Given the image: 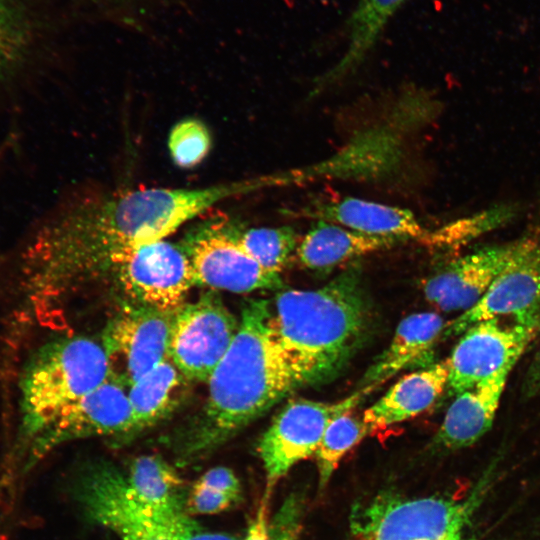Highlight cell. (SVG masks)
I'll return each mask as SVG.
<instances>
[{"label": "cell", "mask_w": 540, "mask_h": 540, "mask_svg": "<svg viewBox=\"0 0 540 540\" xmlns=\"http://www.w3.org/2000/svg\"><path fill=\"white\" fill-rule=\"evenodd\" d=\"M255 191L252 179L204 188H139L75 204L43 224L20 257L22 315L44 320L112 259L165 239L215 204Z\"/></svg>", "instance_id": "1"}, {"label": "cell", "mask_w": 540, "mask_h": 540, "mask_svg": "<svg viewBox=\"0 0 540 540\" xmlns=\"http://www.w3.org/2000/svg\"><path fill=\"white\" fill-rule=\"evenodd\" d=\"M238 321L232 344L207 381V399L184 443L185 456L210 452L302 387L279 342L270 302L247 301Z\"/></svg>", "instance_id": "2"}, {"label": "cell", "mask_w": 540, "mask_h": 540, "mask_svg": "<svg viewBox=\"0 0 540 540\" xmlns=\"http://www.w3.org/2000/svg\"><path fill=\"white\" fill-rule=\"evenodd\" d=\"M274 327L302 386L335 378L363 343L369 309L354 273L275 297Z\"/></svg>", "instance_id": "3"}, {"label": "cell", "mask_w": 540, "mask_h": 540, "mask_svg": "<svg viewBox=\"0 0 540 540\" xmlns=\"http://www.w3.org/2000/svg\"><path fill=\"white\" fill-rule=\"evenodd\" d=\"M109 378L104 348L90 338L61 337L38 347L26 360L19 378L14 458L61 411Z\"/></svg>", "instance_id": "4"}, {"label": "cell", "mask_w": 540, "mask_h": 540, "mask_svg": "<svg viewBox=\"0 0 540 540\" xmlns=\"http://www.w3.org/2000/svg\"><path fill=\"white\" fill-rule=\"evenodd\" d=\"M483 475L466 496L408 498L381 494L358 504L350 540H470L466 530L492 481Z\"/></svg>", "instance_id": "5"}, {"label": "cell", "mask_w": 540, "mask_h": 540, "mask_svg": "<svg viewBox=\"0 0 540 540\" xmlns=\"http://www.w3.org/2000/svg\"><path fill=\"white\" fill-rule=\"evenodd\" d=\"M77 492L90 519L119 540H185L198 528L186 509L156 507L142 500L126 477L110 466L86 473Z\"/></svg>", "instance_id": "6"}, {"label": "cell", "mask_w": 540, "mask_h": 540, "mask_svg": "<svg viewBox=\"0 0 540 540\" xmlns=\"http://www.w3.org/2000/svg\"><path fill=\"white\" fill-rule=\"evenodd\" d=\"M106 273L114 276L132 303L173 314L197 284L191 262L180 244L165 239L115 256Z\"/></svg>", "instance_id": "7"}, {"label": "cell", "mask_w": 540, "mask_h": 540, "mask_svg": "<svg viewBox=\"0 0 540 540\" xmlns=\"http://www.w3.org/2000/svg\"><path fill=\"white\" fill-rule=\"evenodd\" d=\"M134 433L133 415L128 391L109 378L81 399L61 411L14 458L16 470L22 475L32 469L56 447L73 440Z\"/></svg>", "instance_id": "8"}, {"label": "cell", "mask_w": 540, "mask_h": 540, "mask_svg": "<svg viewBox=\"0 0 540 540\" xmlns=\"http://www.w3.org/2000/svg\"><path fill=\"white\" fill-rule=\"evenodd\" d=\"M374 387L365 386L350 396L327 403L290 400L262 435L258 452L267 477V491L297 462L314 454L335 417L352 411Z\"/></svg>", "instance_id": "9"}, {"label": "cell", "mask_w": 540, "mask_h": 540, "mask_svg": "<svg viewBox=\"0 0 540 540\" xmlns=\"http://www.w3.org/2000/svg\"><path fill=\"white\" fill-rule=\"evenodd\" d=\"M180 245L197 284L234 293L283 287L280 273L263 268L238 245L228 219L211 218L198 224Z\"/></svg>", "instance_id": "10"}, {"label": "cell", "mask_w": 540, "mask_h": 540, "mask_svg": "<svg viewBox=\"0 0 540 540\" xmlns=\"http://www.w3.org/2000/svg\"><path fill=\"white\" fill-rule=\"evenodd\" d=\"M513 316L517 324L540 325V234L514 242L513 250L483 297L447 324L444 335L462 334L480 321Z\"/></svg>", "instance_id": "11"}, {"label": "cell", "mask_w": 540, "mask_h": 540, "mask_svg": "<svg viewBox=\"0 0 540 540\" xmlns=\"http://www.w3.org/2000/svg\"><path fill=\"white\" fill-rule=\"evenodd\" d=\"M238 324L217 294H202L173 313L169 357L190 381H208L232 344Z\"/></svg>", "instance_id": "12"}, {"label": "cell", "mask_w": 540, "mask_h": 540, "mask_svg": "<svg viewBox=\"0 0 540 540\" xmlns=\"http://www.w3.org/2000/svg\"><path fill=\"white\" fill-rule=\"evenodd\" d=\"M172 315L136 303L124 305L103 333L111 379L129 388L169 357Z\"/></svg>", "instance_id": "13"}, {"label": "cell", "mask_w": 540, "mask_h": 540, "mask_svg": "<svg viewBox=\"0 0 540 540\" xmlns=\"http://www.w3.org/2000/svg\"><path fill=\"white\" fill-rule=\"evenodd\" d=\"M539 327L517 323L504 326L498 318L468 327L447 358L449 395L456 396L499 373H510Z\"/></svg>", "instance_id": "14"}, {"label": "cell", "mask_w": 540, "mask_h": 540, "mask_svg": "<svg viewBox=\"0 0 540 540\" xmlns=\"http://www.w3.org/2000/svg\"><path fill=\"white\" fill-rule=\"evenodd\" d=\"M513 246H486L452 261L425 282L426 299L445 312L469 310L504 267Z\"/></svg>", "instance_id": "15"}, {"label": "cell", "mask_w": 540, "mask_h": 540, "mask_svg": "<svg viewBox=\"0 0 540 540\" xmlns=\"http://www.w3.org/2000/svg\"><path fill=\"white\" fill-rule=\"evenodd\" d=\"M297 213L372 236L425 242L429 234L408 209L353 197L314 204Z\"/></svg>", "instance_id": "16"}, {"label": "cell", "mask_w": 540, "mask_h": 540, "mask_svg": "<svg viewBox=\"0 0 540 540\" xmlns=\"http://www.w3.org/2000/svg\"><path fill=\"white\" fill-rule=\"evenodd\" d=\"M508 375L499 373L457 394L435 435V445L458 450L484 436L493 424Z\"/></svg>", "instance_id": "17"}, {"label": "cell", "mask_w": 540, "mask_h": 540, "mask_svg": "<svg viewBox=\"0 0 540 540\" xmlns=\"http://www.w3.org/2000/svg\"><path fill=\"white\" fill-rule=\"evenodd\" d=\"M446 326L435 312L414 313L402 319L388 347L366 371L363 387L375 388L402 370L432 364L434 346Z\"/></svg>", "instance_id": "18"}, {"label": "cell", "mask_w": 540, "mask_h": 540, "mask_svg": "<svg viewBox=\"0 0 540 540\" xmlns=\"http://www.w3.org/2000/svg\"><path fill=\"white\" fill-rule=\"evenodd\" d=\"M448 359L403 376L363 414L368 432L413 418L429 407L448 385Z\"/></svg>", "instance_id": "19"}, {"label": "cell", "mask_w": 540, "mask_h": 540, "mask_svg": "<svg viewBox=\"0 0 540 540\" xmlns=\"http://www.w3.org/2000/svg\"><path fill=\"white\" fill-rule=\"evenodd\" d=\"M400 241L403 240L363 234L318 220L298 244L296 256L302 266L325 271L344 261L391 247Z\"/></svg>", "instance_id": "20"}, {"label": "cell", "mask_w": 540, "mask_h": 540, "mask_svg": "<svg viewBox=\"0 0 540 540\" xmlns=\"http://www.w3.org/2000/svg\"><path fill=\"white\" fill-rule=\"evenodd\" d=\"M185 375L166 358L129 387L134 433L150 428L174 412L186 396Z\"/></svg>", "instance_id": "21"}, {"label": "cell", "mask_w": 540, "mask_h": 540, "mask_svg": "<svg viewBox=\"0 0 540 540\" xmlns=\"http://www.w3.org/2000/svg\"><path fill=\"white\" fill-rule=\"evenodd\" d=\"M405 1L360 0L348 21L347 49L340 60L316 81L314 91L332 85L356 70Z\"/></svg>", "instance_id": "22"}, {"label": "cell", "mask_w": 540, "mask_h": 540, "mask_svg": "<svg viewBox=\"0 0 540 540\" xmlns=\"http://www.w3.org/2000/svg\"><path fill=\"white\" fill-rule=\"evenodd\" d=\"M133 491L147 503L161 508L186 509L182 480L176 470L157 455H143L125 476Z\"/></svg>", "instance_id": "23"}, {"label": "cell", "mask_w": 540, "mask_h": 540, "mask_svg": "<svg viewBox=\"0 0 540 540\" xmlns=\"http://www.w3.org/2000/svg\"><path fill=\"white\" fill-rule=\"evenodd\" d=\"M238 245L263 268L280 273L297 249V235L289 226L241 228L230 221Z\"/></svg>", "instance_id": "24"}, {"label": "cell", "mask_w": 540, "mask_h": 540, "mask_svg": "<svg viewBox=\"0 0 540 540\" xmlns=\"http://www.w3.org/2000/svg\"><path fill=\"white\" fill-rule=\"evenodd\" d=\"M32 24L18 0H0V79L26 58L32 43Z\"/></svg>", "instance_id": "25"}, {"label": "cell", "mask_w": 540, "mask_h": 540, "mask_svg": "<svg viewBox=\"0 0 540 540\" xmlns=\"http://www.w3.org/2000/svg\"><path fill=\"white\" fill-rule=\"evenodd\" d=\"M367 434L363 419L351 411L331 420L315 452L321 487L328 483L342 457Z\"/></svg>", "instance_id": "26"}, {"label": "cell", "mask_w": 540, "mask_h": 540, "mask_svg": "<svg viewBox=\"0 0 540 540\" xmlns=\"http://www.w3.org/2000/svg\"><path fill=\"white\" fill-rule=\"evenodd\" d=\"M211 145L209 129L196 118L179 121L172 127L168 136V150L172 161L184 169L200 164L208 155Z\"/></svg>", "instance_id": "27"}, {"label": "cell", "mask_w": 540, "mask_h": 540, "mask_svg": "<svg viewBox=\"0 0 540 540\" xmlns=\"http://www.w3.org/2000/svg\"><path fill=\"white\" fill-rule=\"evenodd\" d=\"M504 212L502 210L485 212L473 218L455 221L435 232H429L425 243L442 247L464 244L501 223Z\"/></svg>", "instance_id": "28"}, {"label": "cell", "mask_w": 540, "mask_h": 540, "mask_svg": "<svg viewBox=\"0 0 540 540\" xmlns=\"http://www.w3.org/2000/svg\"><path fill=\"white\" fill-rule=\"evenodd\" d=\"M237 500L196 481L186 497L185 508L189 515H212L228 509Z\"/></svg>", "instance_id": "29"}, {"label": "cell", "mask_w": 540, "mask_h": 540, "mask_svg": "<svg viewBox=\"0 0 540 540\" xmlns=\"http://www.w3.org/2000/svg\"><path fill=\"white\" fill-rule=\"evenodd\" d=\"M269 494L266 492L257 513L252 520L244 540H297L293 526L289 528L284 523V516L274 527H270L268 522V500Z\"/></svg>", "instance_id": "30"}, {"label": "cell", "mask_w": 540, "mask_h": 540, "mask_svg": "<svg viewBox=\"0 0 540 540\" xmlns=\"http://www.w3.org/2000/svg\"><path fill=\"white\" fill-rule=\"evenodd\" d=\"M198 483L209 488L226 493L239 499L241 485L234 472L227 467L218 466L206 471L198 480Z\"/></svg>", "instance_id": "31"}, {"label": "cell", "mask_w": 540, "mask_h": 540, "mask_svg": "<svg viewBox=\"0 0 540 540\" xmlns=\"http://www.w3.org/2000/svg\"><path fill=\"white\" fill-rule=\"evenodd\" d=\"M522 391L529 398L540 395V345L524 377Z\"/></svg>", "instance_id": "32"}, {"label": "cell", "mask_w": 540, "mask_h": 540, "mask_svg": "<svg viewBox=\"0 0 540 540\" xmlns=\"http://www.w3.org/2000/svg\"><path fill=\"white\" fill-rule=\"evenodd\" d=\"M185 540H236L235 538L221 533H207V532H201L199 528H197L194 532H192Z\"/></svg>", "instance_id": "33"}]
</instances>
